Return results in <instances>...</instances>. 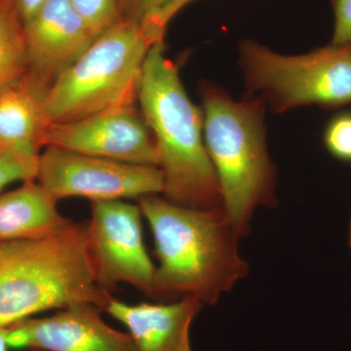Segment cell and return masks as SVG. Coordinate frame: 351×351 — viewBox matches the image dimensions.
I'll return each instance as SVG.
<instances>
[{
    "label": "cell",
    "mask_w": 351,
    "mask_h": 351,
    "mask_svg": "<svg viewBox=\"0 0 351 351\" xmlns=\"http://www.w3.org/2000/svg\"><path fill=\"white\" fill-rule=\"evenodd\" d=\"M137 201L151 226L159 263L154 300L173 302L193 297L214 306L248 276L249 265L239 254V237L223 206L195 209L157 195Z\"/></svg>",
    "instance_id": "6da1fadb"
},
{
    "label": "cell",
    "mask_w": 351,
    "mask_h": 351,
    "mask_svg": "<svg viewBox=\"0 0 351 351\" xmlns=\"http://www.w3.org/2000/svg\"><path fill=\"white\" fill-rule=\"evenodd\" d=\"M138 101L159 154L165 199L180 206H223L216 171L208 154L203 112L189 99L164 41L149 51Z\"/></svg>",
    "instance_id": "7a4b0ae2"
},
{
    "label": "cell",
    "mask_w": 351,
    "mask_h": 351,
    "mask_svg": "<svg viewBox=\"0 0 351 351\" xmlns=\"http://www.w3.org/2000/svg\"><path fill=\"white\" fill-rule=\"evenodd\" d=\"M112 300L95 279L84 223L44 239L0 241V329L73 304L106 311Z\"/></svg>",
    "instance_id": "3957f363"
},
{
    "label": "cell",
    "mask_w": 351,
    "mask_h": 351,
    "mask_svg": "<svg viewBox=\"0 0 351 351\" xmlns=\"http://www.w3.org/2000/svg\"><path fill=\"white\" fill-rule=\"evenodd\" d=\"M205 145L226 218L239 239L258 207L277 205L276 172L267 152L262 99L234 101L214 85L202 89Z\"/></svg>",
    "instance_id": "277c9868"
},
{
    "label": "cell",
    "mask_w": 351,
    "mask_h": 351,
    "mask_svg": "<svg viewBox=\"0 0 351 351\" xmlns=\"http://www.w3.org/2000/svg\"><path fill=\"white\" fill-rule=\"evenodd\" d=\"M160 41L164 36L154 27L124 18L104 32L46 92L50 123L134 107L145 58Z\"/></svg>",
    "instance_id": "5b68a950"
},
{
    "label": "cell",
    "mask_w": 351,
    "mask_h": 351,
    "mask_svg": "<svg viewBox=\"0 0 351 351\" xmlns=\"http://www.w3.org/2000/svg\"><path fill=\"white\" fill-rule=\"evenodd\" d=\"M239 50L247 87L258 92L274 112L351 103V43H330L297 56L278 54L252 40L243 41Z\"/></svg>",
    "instance_id": "8992f818"
},
{
    "label": "cell",
    "mask_w": 351,
    "mask_h": 351,
    "mask_svg": "<svg viewBox=\"0 0 351 351\" xmlns=\"http://www.w3.org/2000/svg\"><path fill=\"white\" fill-rule=\"evenodd\" d=\"M36 180L54 199L121 200L163 193L158 167L86 156L58 147L39 154Z\"/></svg>",
    "instance_id": "52a82bcc"
},
{
    "label": "cell",
    "mask_w": 351,
    "mask_h": 351,
    "mask_svg": "<svg viewBox=\"0 0 351 351\" xmlns=\"http://www.w3.org/2000/svg\"><path fill=\"white\" fill-rule=\"evenodd\" d=\"M142 215L138 205L120 199L91 201L87 248L95 279L104 291L128 283L154 295L156 265L145 250Z\"/></svg>",
    "instance_id": "ba28073f"
},
{
    "label": "cell",
    "mask_w": 351,
    "mask_h": 351,
    "mask_svg": "<svg viewBox=\"0 0 351 351\" xmlns=\"http://www.w3.org/2000/svg\"><path fill=\"white\" fill-rule=\"evenodd\" d=\"M43 147L136 165L159 166L156 140L135 107L113 108L63 123H52Z\"/></svg>",
    "instance_id": "9c48e42d"
},
{
    "label": "cell",
    "mask_w": 351,
    "mask_h": 351,
    "mask_svg": "<svg viewBox=\"0 0 351 351\" xmlns=\"http://www.w3.org/2000/svg\"><path fill=\"white\" fill-rule=\"evenodd\" d=\"M100 307L73 304L52 316L27 318L7 328L9 348L43 351H138L131 335L108 326Z\"/></svg>",
    "instance_id": "30bf717a"
},
{
    "label": "cell",
    "mask_w": 351,
    "mask_h": 351,
    "mask_svg": "<svg viewBox=\"0 0 351 351\" xmlns=\"http://www.w3.org/2000/svg\"><path fill=\"white\" fill-rule=\"evenodd\" d=\"M24 25L29 73L47 90L96 39L68 0H46Z\"/></svg>",
    "instance_id": "8fae6325"
},
{
    "label": "cell",
    "mask_w": 351,
    "mask_h": 351,
    "mask_svg": "<svg viewBox=\"0 0 351 351\" xmlns=\"http://www.w3.org/2000/svg\"><path fill=\"white\" fill-rule=\"evenodd\" d=\"M203 306L193 297L136 306L113 298L106 311L125 325L138 351H193L189 331Z\"/></svg>",
    "instance_id": "7c38bea8"
},
{
    "label": "cell",
    "mask_w": 351,
    "mask_h": 351,
    "mask_svg": "<svg viewBox=\"0 0 351 351\" xmlns=\"http://www.w3.org/2000/svg\"><path fill=\"white\" fill-rule=\"evenodd\" d=\"M47 88L29 73L0 91V149L38 157L50 125L44 107Z\"/></svg>",
    "instance_id": "4fadbf2b"
},
{
    "label": "cell",
    "mask_w": 351,
    "mask_h": 351,
    "mask_svg": "<svg viewBox=\"0 0 351 351\" xmlns=\"http://www.w3.org/2000/svg\"><path fill=\"white\" fill-rule=\"evenodd\" d=\"M57 202L34 180L0 193V241L44 239L73 228L75 221L59 213Z\"/></svg>",
    "instance_id": "5bb4252c"
},
{
    "label": "cell",
    "mask_w": 351,
    "mask_h": 351,
    "mask_svg": "<svg viewBox=\"0 0 351 351\" xmlns=\"http://www.w3.org/2000/svg\"><path fill=\"white\" fill-rule=\"evenodd\" d=\"M25 25L15 0H0V91L29 73Z\"/></svg>",
    "instance_id": "9a60e30c"
},
{
    "label": "cell",
    "mask_w": 351,
    "mask_h": 351,
    "mask_svg": "<svg viewBox=\"0 0 351 351\" xmlns=\"http://www.w3.org/2000/svg\"><path fill=\"white\" fill-rule=\"evenodd\" d=\"M92 34L101 36L122 19L119 0H68Z\"/></svg>",
    "instance_id": "2e32d148"
},
{
    "label": "cell",
    "mask_w": 351,
    "mask_h": 351,
    "mask_svg": "<svg viewBox=\"0 0 351 351\" xmlns=\"http://www.w3.org/2000/svg\"><path fill=\"white\" fill-rule=\"evenodd\" d=\"M38 158L0 149V191L12 182L36 180Z\"/></svg>",
    "instance_id": "e0dca14e"
},
{
    "label": "cell",
    "mask_w": 351,
    "mask_h": 351,
    "mask_svg": "<svg viewBox=\"0 0 351 351\" xmlns=\"http://www.w3.org/2000/svg\"><path fill=\"white\" fill-rule=\"evenodd\" d=\"M324 142L330 154L341 160L351 161V113L337 115L329 122Z\"/></svg>",
    "instance_id": "ac0fdd59"
},
{
    "label": "cell",
    "mask_w": 351,
    "mask_h": 351,
    "mask_svg": "<svg viewBox=\"0 0 351 351\" xmlns=\"http://www.w3.org/2000/svg\"><path fill=\"white\" fill-rule=\"evenodd\" d=\"M174 0H119L122 18L151 24L154 18Z\"/></svg>",
    "instance_id": "d6986e66"
},
{
    "label": "cell",
    "mask_w": 351,
    "mask_h": 351,
    "mask_svg": "<svg viewBox=\"0 0 351 351\" xmlns=\"http://www.w3.org/2000/svg\"><path fill=\"white\" fill-rule=\"evenodd\" d=\"M335 25L332 45L351 43V0H332Z\"/></svg>",
    "instance_id": "ffe728a7"
},
{
    "label": "cell",
    "mask_w": 351,
    "mask_h": 351,
    "mask_svg": "<svg viewBox=\"0 0 351 351\" xmlns=\"http://www.w3.org/2000/svg\"><path fill=\"white\" fill-rule=\"evenodd\" d=\"M195 0H174L170 5L163 9L158 15L154 18V20L151 23L154 27H156L157 31L160 32L161 34H165L166 27L169 24L170 21L177 15L180 11L182 10L184 7L188 6L191 2Z\"/></svg>",
    "instance_id": "44dd1931"
},
{
    "label": "cell",
    "mask_w": 351,
    "mask_h": 351,
    "mask_svg": "<svg viewBox=\"0 0 351 351\" xmlns=\"http://www.w3.org/2000/svg\"><path fill=\"white\" fill-rule=\"evenodd\" d=\"M46 0H15L23 23L27 22Z\"/></svg>",
    "instance_id": "7402d4cb"
},
{
    "label": "cell",
    "mask_w": 351,
    "mask_h": 351,
    "mask_svg": "<svg viewBox=\"0 0 351 351\" xmlns=\"http://www.w3.org/2000/svg\"><path fill=\"white\" fill-rule=\"evenodd\" d=\"M6 329H0V351H8L9 346L6 341Z\"/></svg>",
    "instance_id": "603a6c76"
},
{
    "label": "cell",
    "mask_w": 351,
    "mask_h": 351,
    "mask_svg": "<svg viewBox=\"0 0 351 351\" xmlns=\"http://www.w3.org/2000/svg\"><path fill=\"white\" fill-rule=\"evenodd\" d=\"M348 242H350V245L351 247V221H350V237H348Z\"/></svg>",
    "instance_id": "cb8c5ba5"
},
{
    "label": "cell",
    "mask_w": 351,
    "mask_h": 351,
    "mask_svg": "<svg viewBox=\"0 0 351 351\" xmlns=\"http://www.w3.org/2000/svg\"><path fill=\"white\" fill-rule=\"evenodd\" d=\"M29 351H43V350H29Z\"/></svg>",
    "instance_id": "d4e9b609"
}]
</instances>
